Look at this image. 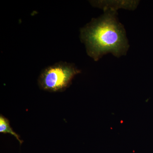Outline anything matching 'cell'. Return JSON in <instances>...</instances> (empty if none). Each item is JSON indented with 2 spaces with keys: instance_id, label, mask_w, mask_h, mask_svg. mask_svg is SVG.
Here are the masks:
<instances>
[{
  "instance_id": "obj_1",
  "label": "cell",
  "mask_w": 153,
  "mask_h": 153,
  "mask_svg": "<svg viewBox=\"0 0 153 153\" xmlns=\"http://www.w3.org/2000/svg\"><path fill=\"white\" fill-rule=\"evenodd\" d=\"M80 32V40L85 45L88 55L95 61L109 53L120 57L128 50L125 30L118 20L116 11H105L103 15L92 19Z\"/></svg>"
},
{
  "instance_id": "obj_4",
  "label": "cell",
  "mask_w": 153,
  "mask_h": 153,
  "mask_svg": "<svg viewBox=\"0 0 153 153\" xmlns=\"http://www.w3.org/2000/svg\"><path fill=\"white\" fill-rule=\"evenodd\" d=\"M0 132L2 133L11 134L12 135L16 137L18 140L19 141L20 144H22L23 141L21 140L20 139V137L18 134L16 133L13 130V129L10 126V121L2 115H0Z\"/></svg>"
},
{
  "instance_id": "obj_2",
  "label": "cell",
  "mask_w": 153,
  "mask_h": 153,
  "mask_svg": "<svg viewBox=\"0 0 153 153\" xmlns=\"http://www.w3.org/2000/svg\"><path fill=\"white\" fill-rule=\"evenodd\" d=\"M80 73V70L73 63L61 61L43 69L38 77V84L41 89L46 91L62 92Z\"/></svg>"
},
{
  "instance_id": "obj_3",
  "label": "cell",
  "mask_w": 153,
  "mask_h": 153,
  "mask_svg": "<svg viewBox=\"0 0 153 153\" xmlns=\"http://www.w3.org/2000/svg\"><path fill=\"white\" fill-rule=\"evenodd\" d=\"M91 4L94 7L103 9L117 10L119 8L133 10L138 4V1H91Z\"/></svg>"
}]
</instances>
